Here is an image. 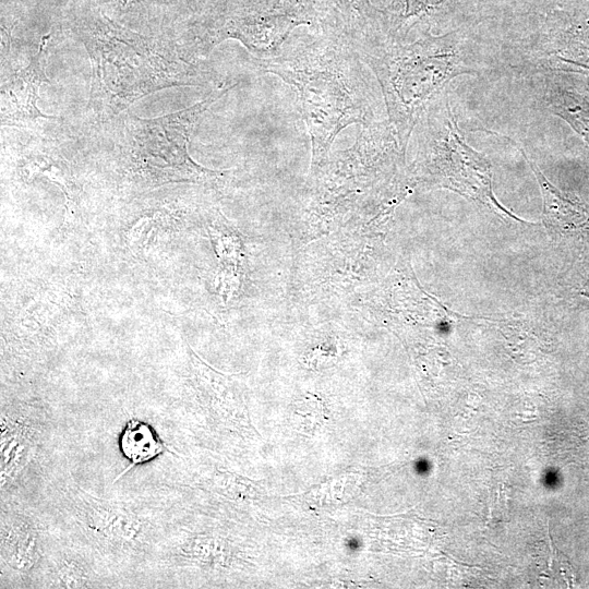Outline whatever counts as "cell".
<instances>
[{"label":"cell","mask_w":589,"mask_h":589,"mask_svg":"<svg viewBox=\"0 0 589 589\" xmlns=\"http://www.w3.org/2000/svg\"><path fill=\"white\" fill-rule=\"evenodd\" d=\"M414 131L425 172L433 183L480 203L501 217L521 221L498 203L491 164L466 142L447 93L425 109Z\"/></svg>","instance_id":"cell-6"},{"label":"cell","mask_w":589,"mask_h":589,"mask_svg":"<svg viewBox=\"0 0 589 589\" xmlns=\"http://www.w3.org/2000/svg\"><path fill=\"white\" fill-rule=\"evenodd\" d=\"M235 85L217 88L202 101L163 117L142 119L130 113L125 120V137L135 173L151 185L214 178L215 171L194 163L188 145L209 106Z\"/></svg>","instance_id":"cell-7"},{"label":"cell","mask_w":589,"mask_h":589,"mask_svg":"<svg viewBox=\"0 0 589 589\" xmlns=\"http://www.w3.org/2000/svg\"><path fill=\"white\" fill-rule=\"evenodd\" d=\"M0 513L1 575L31 584L44 562L51 533L37 515L12 497L1 498Z\"/></svg>","instance_id":"cell-10"},{"label":"cell","mask_w":589,"mask_h":589,"mask_svg":"<svg viewBox=\"0 0 589 589\" xmlns=\"http://www.w3.org/2000/svg\"><path fill=\"white\" fill-rule=\"evenodd\" d=\"M49 36H45L39 50L23 68L2 76L1 124L32 127L40 120L55 119L37 108L39 88L49 83L45 72V50Z\"/></svg>","instance_id":"cell-13"},{"label":"cell","mask_w":589,"mask_h":589,"mask_svg":"<svg viewBox=\"0 0 589 589\" xmlns=\"http://www.w3.org/2000/svg\"><path fill=\"white\" fill-rule=\"evenodd\" d=\"M500 26L504 28L503 58L517 73L589 74V2L552 0L534 13Z\"/></svg>","instance_id":"cell-5"},{"label":"cell","mask_w":589,"mask_h":589,"mask_svg":"<svg viewBox=\"0 0 589 589\" xmlns=\"http://www.w3.org/2000/svg\"><path fill=\"white\" fill-rule=\"evenodd\" d=\"M111 2H113L117 7H122V8H127L129 5H133L135 3H141V2H144L146 0H109Z\"/></svg>","instance_id":"cell-18"},{"label":"cell","mask_w":589,"mask_h":589,"mask_svg":"<svg viewBox=\"0 0 589 589\" xmlns=\"http://www.w3.org/2000/svg\"><path fill=\"white\" fill-rule=\"evenodd\" d=\"M311 21L291 7L260 8L248 0L212 10L194 34V47L208 52L226 39L240 41L256 60L278 56L291 32Z\"/></svg>","instance_id":"cell-8"},{"label":"cell","mask_w":589,"mask_h":589,"mask_svg":"<svg viewBox=\"0 0 589 589\" xmlns=\"http://www.w3.org/2000/svg\"><path fill=\"white\" fill-rule=\"evenodd\" d=\"M534 100L566 121L589 147V85L575 83L558 72L525 74Z\"/></svg>","instance_id":"cell-14"},{"label":"cell","mask_w":589,"mask_h":589,"mask_svg":"<svg viewBox=\"0 0 589 589\" xmlns=\"http://www.w3.org/2000/svg\"><path fill=\"white\" fill-rule=\"evenodd\" d=\"M0 418V484L5 497L40 474L51 418L26 402L2 404Z\"/></svg>","instance_id":"cell-9"},{"label":"cell","mask_w":589,"mask_h":589,"mask_svg":"<svg viewBox=\"0 0 589 589\" xmlns=\"http://www.w3.org/2000/svg\"><path fill=\"white\" fill-rule=\"evenodd\" d=\"M72 28L92 63L89 106L101 116L120 115L164 88L201 84V72L193 64L99 10L80 14Z\"/></svg>","instance_id":"cell-3"},{"label":"cell","mask_w":589,"mask_h":589,"mask_svg":"<svg viewBox=\"0 0 589 589\" xmlns=\"http://www.w3.org/2000/svg\"><path fill=\"white\" fill-rule=\"evenodd\" d=\"M384 12L389 35L398 38L412 31L449 32L491 20L488 0H392Z\"/></svg>","instance_id":"cell-11"},{"label":"cell","mask_w":589,"mask_h":589,"mask_svg":"<svg viewBox=\"0 0 589 589\" xmlns=\"http://www.w3.org/2000/svg\"><path fill=\"white\" fill-rule=\"evenodd\" d=\"M481 25L441 34L424 29L414 39L388 34L356 48L381 86L387 119L404 152L420 117L450 81L481 74L486 58Z\"/></svg>","instance_id":"cell-2"},{"label":"cell","mask_w":589,"mask_h":589,"mask_svg":"<svg viewBox=\"0 0 589 589\" xmlns=\"http://www.w3.org/2000/svg\"><path fill=\"white\" fill-rule=\"evenodd\" d=\"M58 492L59 510L74 539L107 567L152 561L171 519V504L161 497H98L73 482Z\"/></svg>","instance_id":"cell-4"},{"label":"cell","mask_w":589,"mask_h":589,"mask_svg":"<svg viewBox=\"0 0 589 589\" xmlns=\"http://www.w3.org/2000/svg\"><path fill=\"white\" fill-rule=\"evenodd\" d=\"M501 136L518 147L534 173L543 201L542 218L544 224L550 229L560 232L576 231L589 225V205L556 188L545 178L534 161L527 156L522 147L508 136Z\"/></svg>","instance_id":"cell-15"},{"label":"cell","mask_w":589,"mask_h":589,"mask_svg":"<svg viewBox=\"0 0 589 589\" xmlns=\"http://www.w3.org/2000/svg\"><path fill=\"white\" fill-rule=\"evenodd\" d=\"M552 0H488L493 23H505L525 17L542 9Z\"/></svg>","instance_id":"cell-17"},{"label":"cell","mask_w":589,"mask_h":589,"mask_svg":"<svg viewBox=\"0 0 589 589\" xmlns=\"http://www.w3.org/2000/svg\"><path fill=\"white\" fill-rule=\"evenodd\" d=\"M107 566L86 545L50 537L47 553L32 585L40 588L108 587Z\"/></svg>","instance_id":"cell-12"},{"label":"cell","mask_w":589,"mask_h":589,"mask_svg":"<svg viewBox=\"0 0 589 589\" xmlns=\"http://www.w3.org/2000/svg\"><path fill=\"white\" fill-rule=\"evenodd\" d=\"M119 448L130 465L117 479L133 467L151 461L164 452H170L155 429L136 418H131L124 424L119 436Z\"/></svg>","instance_id":"cell-16"},{"label":"cell","mask_w":589,"mask_h":589,"mask_svg":"<svg viewBox=\"0 0 589 589\" xmlns=\"http://www.w3.org/2000/svg\"><path fill=\"white\" fill-rule=\"evenodd\" d=\"M254 61L296 93L311 140V176L327 163L341 130L376 121V97L348 35H324L283 49L274 58Z\"/></svg>","instance_id":"cell-1"}]
</instances>
